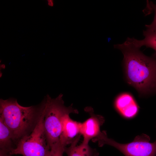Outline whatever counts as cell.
Here are the masks:
<instances>
[{
	"label": "cell",
	"mask_w": 156,
	"mask_h": 156,
	"mask_svg": "<svg viewBox=\"0 0 156 156\" xmlns=\"http://www.w3.org/2000/svg\"><path fill=\"white\" fill-rule=\"evenodd\" d=\"M120 50L126 80L141 95L156 92V57L147 56L127 38L124 42L114 45Z\"/></svg>",
	"instance_id": "obj_1"
},
{
	"label": "cell",
	"mask_w": 156,
	"mask_h": 156,
	"mask_svg": "<svg viewBox=\"0 0 156 156\" xmlns=\"http://www.w3.org/2000/svg\"><path fill=\"white\" fill-rule=\"evenodd\" d=\"M44 105V100L38 105L25 107L14 99H0V119L9 129L16 145L34 129L41 117Z\"/></svg>",
	"instance_id": "obj_2"
},
{
	"label": "cell",
	"mask_w": 156,
	"mask_h": 156,
	"mask_svg": "<svg viewBox=\"0 0 156 156\" xmlns=\"http://www.w3.org/2000/svg\"><path fill=\"white\" fill-rule=\"evenodd\" d=\"M63 95L55 99L47 95L44 99L43 126L48 145L50 148L60 143L63 119L66 115L71 113H78L72 105L66 107L62 99Z\"/></svg>",
	"instance_id": "obj_3"
},
{
	"label": "cell",
	"mask_w": 156,
	"mask_h": 156,
	"mask_svg": "<svg viewBox=\"0 0 156 156\" xmlns=\"http://www.w3.org/2000/svg\"><path fill=\"white\" fill-rule=\"evenodd\" d=\"M44 107L41 117L34 129L20 140L10 153V156L20 154L23 156H47L51 148L44 128Z\"/></svg>",
	"instance_id": "obj_4"
},
{
	"label": "cell",
	"mask_w": 156,
	"mask_h": 156,
	"mask_svg": "<svg viewBox=\"0 0 156 156\" xmlns=\"http://www.w3.org/2000/svg\"><path fill=\"white\" fill-rule=\"evenodd\" d=\"M149 136L142 134L136 136L131 142L121 144L108 138L106 132L103 131L96 141L98 142L99 146L105 144L111 146L125 156H156V140L151 142Z\"/></svg>",
	"instance_id": "obj_5"
},
{
	"label": "cell",
	"mask_w": 156,
	"mask_h": 156,
	"mask_svg": "<svg viewBox=\"0 0 156 156\" xmlns=\"http://www.w3.org/2000/svg\"><path fill=\"white\" fill-rule=\"evenodd\" d=\"M85 109L90 114V117L84 122H81L80 132L83 138V142L88 143L91 139L93 140L100 135L102 133L100 127L105 120L101 116L94 114L92 108L87 107Z\"/></svg>",
	"instance_id": "obj_6"
},
{
	"label": "cell",
	"mask_w": 156,
	"mask_h": 156,
	"mask_svg": "<svg viewBox=\"0 0 156 156\" xmlns=\"http://www.w3.org/2000/svg\"><path fill=\"white\" fill-rule=\"evenodd\" d=\"M80 123L72 119L69 114L64 117L60 138V142L62 144L66 146L68 144L79 140L81 135Z\"/></svg>",
	"instance_id": "obj_7"
},
{
	"label": "cell",
	"mask_w": 156,
	"mask_h": 156,
	"mask_svg": "<svg viewBox=\"0 0 156 156\" xmlns=\"http://www.w3.org/2000/svg\"><path fill=\"white\" fill-rule=\"evenodd\" d=\"M114 105L116 111L124 118H133L138 114L139 107L133 96L130 94L124 93L116 98Z\"/></svg>",
	"instance_id": "obj_8"
},
{
	"label": "cell",
	"mask_w": 156,
	"mask_h": 156,
	"mask_svg": "<svg viewBox=\"0 0 156 156\" xmlns=\"http://www.w3.org/2000/svg\"><path fill=\"white\" fill-rule=\"evenodd\" d=\"M16 146L9 129L0 119V156H10Z\"/></svg>",
	"instance_id": "obj_9"
},
{
	"label": "cell",
	"mask_w": 156,
	"mask_h": 156,
	"mask_svg": "<svg viewBox=\"0 0 156 156\" xmlns=\"http://www.w3.org/2000/svg\"><path fill=\"white\" fill-rule=\"evenodd\" d=\"M79 141H75L68 147H65L64 152L68 156H97L96 150L91 148L88 143L83 142L77 145Z\"/></svg>",
	"instance_id": "obj_10"
},
{
	"label": "cell",
	"mask_w": 156,
	"mask_h": 156,
	"mask_svg": "<svg viewBox=\"0 0 156 156\" xmlns=\"http://www.w3.org/2000/svg\"><path fill=\"white\" fill-rule=\"evenodd\" d=\"M144 37L142 40H138L132 38V41L135 45L140 48L143 46L153 49L155 53L154 55L156 57V31L146 29L143 31Z\"/></svg>",
	"instance_id": "obj_11"
},
{
	"label": "cell",
	"mask_w": 156,
	"mask_h": 156,
	"mask_svg": "<svg viewBox=\"0 0 156 156\" xmlns=\"http://www.w3.org/2000/svg\"><path fill=\"white\" fill-rule=\"evenodd\" d=\"M66 147L60 142L57 144L51 147L47 156H63Z\"/></svg>",
	"instance_id": "obj_12"
},
{
	"label": "cell",
	"mask_w": 156,
	"mask_h": 156,
	"mask_svg": "<svg viewBox=\"0 0 156 156\" xmlns=\"http://www.w3.org/2000/svg\"><path fill=\"white\" fill-rule=\"evenodd\" d=\"M148 7L149 9L154 11L155 12L153 20L152 23L150 25H145L146 29L156 31V2L154 4L151 2L148 3Z\"/></svg>",
	"instance_id": "obj_13"
},
{
	"label": "cell",
	"mask_w": 156,
	"mask_h": 156,
	"mask_svg": "<svg viewBox=\"0 0 156 156\" xmlns=\"http://www.w3.org/2000/svg\"><path fill=\"white\" fill-rule=\"evenodd\" d=\"M48 5L51 7H53L54 5L53 1V0H48Z\"/></svg>",
	"instance_id": "obj_14"
},
{
	"label": "cell",
	"mask_w": 156,
	"mask_h": 156,
	"mask_svg": "<svg viewBox=\"0 0 156 156\" xmlns=\"http://www.w3.org/2000/svg\"></svg>",
	"instance_id": "obj_15"
}]
</instances>
